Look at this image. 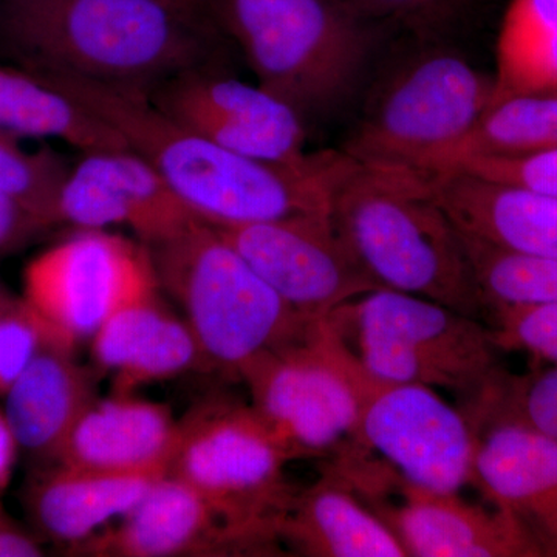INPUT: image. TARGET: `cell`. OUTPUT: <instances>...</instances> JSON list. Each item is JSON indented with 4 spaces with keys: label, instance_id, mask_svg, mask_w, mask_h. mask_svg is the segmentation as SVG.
<instances>
[{
    "label": "cell",
    "instance_id": "1",
    "mask_svg": "<svg viewBox=\"0 0 557 557\" xmlns=\"http://www.w3.org/2000/svg\"><path fill=\"white\" fill-rule=\"evenodd\" d=\"M35 73L119 132L209 225L330 215L333 185L348 160L343 150L313 152L298 164L248 159L171 119L148 95L79 76Z\"/></svg>",
    "mask_w": 557,
    "mask_h": 557
},
{
    "label": "cell",
    "instance_id": "2",
    "mask_svg": "<svg viewBox=\"0 0 557 557\" xmlns=\"http://www.w3.org/2000/svg\"><path fill=\"white\" fill-rule=\"evenodd\" d=\"M0 39L24 69L148 97L219 54L208 21L163 0H7Z\"/></svg>",
    "mask_w": 557,
    "mask_h": 557
},
{
    "label": "cell",
    "instance_id": "3",
    "mask_svg": "<svg viewBox=\"0 0 557 557\" xmlns=\"http://www.w3.org/2000/svg\"><path fill=\"white\" fill-rule=\"evenodd\" d=\"M330 220L376 287L485 322L463 236L440 205L428 171L348 157L333 185Z\"/></svg>",
    "mask_w": 557,
    "mask_h": 557
},
{
    "label": "cell",
    "instance_id": "4",
    "mask_svg": "<svg viewBox=\"0 0 557 557\" xmlns=\"http://www.w3.org/2000/svg\"><path fill=\"white\" fill-rule=\"evenodd\" d=\"M146 248L161 292L196 336L203 369L226 379L240 381L256 359L298 343L321 322L293 310L203 220Z\"/></svg>",
    "mask_w": 557,
    "mask_h": 557
},
{
    "label": "cell",
    "instance_id": "5",
    "mask_svg": "<svg viewBox=\"0 0 557 557\" xmlns=\"http://www.w3.org/2000/svg\"><path fill=\"white\" fill-rule=\"evenodd\" d=\"M327 322L370 379L450 392L472 418L507 375L485 322L420 296L370 289Z\"/></svg>",
    "mask_w": 557,
    "mask_h": 557
},
{
    "label": "cell",
    "instance_id": "6",
    "mask_svg": "<svg viewBox=\"0 0 557 557\" xmlns=\"http://www.w3.org/2000/svg\"><path fill=\"white\" fill-rule=\"evenodd\" d=\"M223 7L259 86L304 120L332 115L357 95L372 36L344 0H225Z\"/></svg>",
    "mask_w": 557,
    "mask_h": 557
},
{
    "label": "cell",
    "instance_id": "7",
    "mask_svg": "<svg viewBox=\"0 0 557 557\" xmlns=\"http://www.w3.org/2000/svg\"><path fill=\"white\" fill-rule=\"evenodd\" d=\"M494 104V78L460 54L417 51L376 81L341 150L361 163L426 171Z\"/></svg>",
    "mask_w": 557,
    "mask_h": 557
},
{
    "label": "cell",
    "instance_id": "8",
    "mask_svg": "<svg viewBox=\"0 0 557 557\" xmlns=\"http://www.w3.org/2000/svg\"><path fill=\"white\" fill-rule=\"evenodd\" d=\"M288 454L251 405L209 398L178 420L168 474L193 487L228 525L282 552L277 523L296 491Z\"/></svg>",
    "mask_w": 557,
    "mask_h": 557
},
{
    "label": "cell",
    "instance_id": "9",
    "mask_svg": "<svg viewBox=\"0 0 557 557\" xmlns=\"http://www.w3.org/2000/svg\"><path fill=\"white\" fill-rule=\"evenodd\" d=\"M362 369L327 319L242 373L249 405L289 460L333 457L357 432Z\"/></svg>",
    "mask_w": 557,
    "mask_h": 557
},
{
    "label": "cell",
    "instance_id": "10",
    "mask_svg": "<svg viewBox=\"0 0 557 557\" xmlns=\"http://www.w3.org/2000/svg\"><path fill=\"white\" fill-rule=\"evenodd\" d=\"M479 435L467 410L449 405L435 388L384 383L362 370L357 432L339 453L368 457L410 485L460 493L475 483Z\"/></svg>",
    "mask_w": 557,
    "mask_h": 557
},
{
    "label": "cell",
    "instance_id": "11",
    "mask_svg": "<svg viewBox=\"0 0 557 557\" xmlns=\"http://www.w3.org/2000/svg\"><path fill=\"white\" fill-rule=\"evenodd\" d=\"M398 537L410 557L544 556L525 528L504 509L471 504L458 493L410 485L364 456L344 454L324 467Z\"/></svg>",
    "mask_w": 557,
    "mask_h": 557
},
{
    "label": "cell",
    "instance_id": "12",
    "mask_svg": "<svg viewBox=\"0 0 557 557\" xmlns=\"http://www.w3.org/2000/svg\"><path fill=\"white\" fill-rule=\"evenodd\" d=\"M157 292L149 249L106 230L76 231L22 273V296L75 347L115 311Z\"/></svg>",
    "mask_w": 557,
    "mask_h": 557
},
{
    "label": "cell",
    "instance_id": "13",
    "mask_svg": "<svg viewBox=\"0 0 557 557\" xmlns=\"http://www.w3.org/2000/svg\"><path fill=\"white\" fill-rule=\"evenodd\" d=\"M149 98L183 126L248 159L298 164L311 157L307 121L292 106L215 65L182 73Z\"/></svg>",
    "mask_w": 557,
    "mask_h": 557
},
{
    "label": "cell",
    "instance_id": "14",
    "mask_svg": "<svg viewBox=\"0 0 557 557\" xmlns=\"http://www.w3.org/2000/svg\"><path fill=\"white\" fill-rule=\"evenodd\" d=\"M218 230L302 317L322 321L348 300L379 288L351 258L330 215Z\"/></svg>",
    "mask_w": 557,
    "mask_h": 557
},
{
    "label": "cell",
    "instance_id": "15",
    "mask_svg": "<svg viewBox=\"0 0 557 557\" xmlns=\"http://www.w3.org/2000/svg\"><path fill=\"white\" fill-rule=\"evenodd\" d=\"M163 177L131 149L84 153L70 168L54 203V226H126L145 247L171 239L196 222Z\"/></svg>",
    "mask_w": 557,
    "mask_h": 557
},
{
    "label": "cell",
    "instance_id": "16",
    "mask_svg": "<svg viewBox=\"0 0 557 557\" xmlns=\"http://www.w3.org/2000/svg\"><path fill=\"white\" fill-rule=\"evenodd\" d=\"M70 555L94 557H214L274 555L259 539L228 525L197 491L161 475L120 519Z\"/></svg>",
    "mask_w": 557,
    "mask_h": 557
},
{
    "label": "cell",
    "instance_id": "17",
    "mask_svg": "<svg viewBox=\"0 0 557 557\" xmlns=\"http://www.w3.org/2000/svg\"><path fill=\"white\" fill-rule=\"evenodd\" d=\"M474 486L557 556V442L509 420L480 428Z\"/></svg>",
    "mask_w": 557,
    "mask_h": 557
},
{
    "label": "cell",
    "instance_id": "18",
    "mask_svg": "<svg viewBox=\"0 0 557 557\" xmlns=\"http://www.w3.org/2000/svg\"><path fill=\"white\" fill-rule=\"evenodd\" d=\"M177 437L178 420L170 406L112 394L84 409L54 463L120 474H168Z\"/></svg>",
    "mask_w": 557,
    "mask_h": 557
},
{
    "label": "cell",
    "instance_id": "19",
    "mask_svg": "<svg viewBox=\"0 0 557 557\" xmlns=\"http://www.w3.org/2000/svg\"><path fill=\"white\" fill-rule=\"evenodd\" d=\"M160 292L115 311L91 336V366L101 376L112 375V394L134 395L139 387L203 369L196 336Z\"/></svg>",
    "mask_w": 557,
    "mask_h": 557
},
{
    "label": "cell",
    "instance_id": "20",
    "mask_svg": "<svg viewBox=\"0 0 557 557\" xmlns=\"http://www.w3.org/2000/svg\"><path fill=\"white\" fill-rule=\"evenodd\" d=\"M429 174L440 205L463 236L557 259V196L465 171Z\"/></svg>",
    "mask_w": 557,
    "mask_h": 557
},
{
    "label": "cell",
    "instance_id": "21",
    "mask_svg": "<svg viewBox=\"0 0 557 557\" xmlns=\"http://www.w3.org/2000/svg\"><path fill=\"white\" fill-rule=\"evenodd\" d=\"M164 474H120L53 463L28 479L24 507L40 539L78 548L124 518Z\"/></svg>",
    "mask_w": 557,
    "mask_h": 557
},
{
    "label": "cell",
    "instance_id": "22",
    "mask_svg": "<svg viewBox=\"0 0 557 557\" xmlns=\"http://www.w3.org/2000/svg\"><path fill=\"white\" fill-rule=\"evenodd\" d=\"M75 350L50 344L3 395L20 450L40 467L54 463L73 424L98 397L101 375L94 366L81 364Z\"/></svg>",
    "mask_w": 557,
    "mask_h": 557
},
{
    "label": "cell",
    "instance_id": "23",
    "mask_svg": "<svg viewBox=\"0 0 557 557\" xmlns=\"http://www.w3.org/2000/svg\"><path fill=\"white\" fill-rule=\"evenodd\" d=\"M277 536L281 544L302 556H408L391 528L325 469L317 483L293 496L278 520Z\"/></svg>",
    "mask_w": 557,
    "mask_h": 557
},
{
    "label": "cell",
    "instance_id": "24",
    "mask_svg": "<svg viewBox=\"0 0 557 557\" xmlns=\"http://www.w3.org/2000/svg\"><path fill=\"white\" fill-rule=\"evenodd\" d=\"M0 131L61 139L83 153L129 149L119 132L28 69L0 64Z\"/></svg>",
    "mask_w": 557,
    "mask_h": 557
},
{
    "label": "cell",
    "instance_id": "25",
    "mask_svg": "<svg viewBox=\"0 0 557 557\" xmlns=\"http://www.w3.org/2000/svg\"><path fill=\"white\" fill-rule=\"evenodd\" d=\"M497 102L557 90V0H511L496 46Z\"/></svg>",
    "mask_w": 557,
    "mask_h": 557
},
{
    "label": "cell",
    "instance_id": "26",
    "mask_svg": "<svg viewBox=\"0 0 557 557\" xmlns=\"http://www.w3.org/2000/svg\"><path fill=\"white\" fill-rule=\"evenodd\" d=\"M552 149H557V90L497 102L426 171H449L474 157L525 156Z\"/></svg>",
    "mask_w": 557,
    "mask_h": 557
},
{
    "label": "cell",
    "instance_id": "27",
    "mask_svg": "<svg viewBox=\"0 0 557 557\" xmlns=\"http://www.w3.org/2000/svg\"><path fill=\"white\" fill-rule=\"evenodd\" d=\"M463 242L486 314L502 307L557 304V259L507 251L468 236Z\"/></svg>",
    "mask_w": 557,
    "mask_h": 557
},
{
    "label": "cell",
    "instance_id": "28",
    "mask_svg": "<svg viewBox=\"0 0 557 557\" xmlns=\"http://www.w3.org/2000/svg\"><path fill=\"white\" fill-rule=\"evenodd\" d=\"M70 168L49 149L22 148L21 138L0 131V193L16 200L53 228L58 193Z\"/></svg>",
    "mask_w": 557,
    "mask_h": 557
},
{
    "label": "cell",
    "instance_id": "29",
    "mask_svg": "<svg viewBox=\"0 0 557 557\" xmlns=\"http://www.w3.org/2000/svg\"><path fill=\"white\" fill-rule=\"evenodd\" d=\"M54 343L70 344L24 296L13 295L3 287L0 292V397L9 392L33 359Z\"/></svg>",
    "mask_w": 557,
    "mask_h": 557
},
{
    "label": "cell",
    "instance_id": "30",
    "mask_svg": "<svg viewBox=\"0 0 557 557\" xmlns=\"http://www.w3.org/2000/svg\"><path fill=\"white\" fill-rule=\"evenodd\" d=\"M490 420L516 421L557 442V362L525 376L507 373L485 410L483 423Z\"/></svg>",
    "mask_w": 557,
    "mask_h": 557
},
{
    "label": "cell",
    "instance_id": "31",
    "mask_svg": "<svg viewBox=\"0 0 557 557\" xmlns=\"http://www.w3.org/2000/svg\"><path fill=\"white\" fill-rule=\"evenodd\" d=\"M486 325L500 351H525L549 364L557 362V304L491 309Z\"/></svg>",
    "mask_w": 557,
    "mask_h": 557
},
{
    "label": "cell",
    "instance_id": "32",
    "mask_svg": "<svg viewBox=\"0 0 557 557\" xmlns=\"http://www.w3.org/2000/svg\"><path fill=\"white\" fill-rule=\"evenodd\" d=\"M449 171H465L509 185L525 186L557 196V149L525 156L474 157Z\"/></svg>",
    "mask_w": 557,
    "mask_h": 557
},
{
    "label": "cell",
    "instance_id": "33",
    "mask_svg": "<svg viewBox=\"0 0 557 557\" xmlns=\"http://www.w3.org/2000/svg\"><path fill=\"white\" fill-rule=\"evenodd\" d=\"M362 17L401 22L410 28L435 27L453 16L463 0H344Z\"/></svg>",
    "mask_w": 557,
    "mask_h": 557
},
{
    "label": "cell",
    "instance_id": "34",
    "mask_svg": "<svg viewBox=\"0 0 557 557\" xmlns=\"http://www.w3.org/2000/svg\"><path fill=\"white\" fill-rule=\"evenodd\" d=\"M49 230L38 215L0 193V256L20 251Z\"/></svg>",
    "mask_w": 557,
    "mask_h": 557
},
{
    "label": "cell",
    "instance_id": "35",
    "mask_svg": "<svg viewBox=\"0 0 557 557\" xmlns=\"http://www.w3.org/2000/svg\"><path fill=\"white\" fill-rule=\"evenodd\" d=\"M46 555L42 539L25 530L0 509V557H39Z\"/></svg>",
    "mask_w": 557,
    "mask_h": 557
},
{
    "label": "cell",
    "instance_id": "36",
    "mask_svg": "<svg viewBox=\"0 0 557 557\" xmlns=\"http://www.w3.org/2000/svg\"><path fill=\"white\" fill-rule=\"evenodd\" d=\"M17 453H20V446H17L16 438L11 432L5 412L0 408V498L9 487L14 465H16ZM0 509H2V504H0Z\"/></svg>",
    "mask_w": 557,
    "mask_h": 557
},
{
    "label": "cell",
    "instance_id": "37",
    "mask_svg": "<svg viewBox=\"0 0 557 557\" xmlns=\"http://www.w3.org/2000/svg\"><path fill=\"white\" fill-rule=\"evenodd\" d=\"M172 9L182 11L196 20L207 21L211 0H163Z\"/></svg>",
    "mask_w": 557,
    "mask_h": 557
},
{
    "label": "cell",
    "instance_id": "38",
    "mask_svg": "<svg viewBox=\"0 0 557 557\" xmlns=\"http://www.w3.org/2000/svg\"><path fill=\"white\" fill-rule=\"evenodd\" d=\"M2 288H3V285H2V284H0V292H2Z\"/></svg>",
    "mask_w": 557,
    "mask_h": 557
}]
</instances>
